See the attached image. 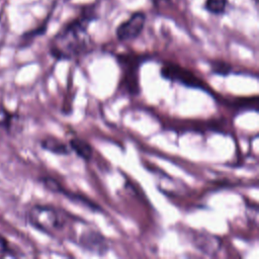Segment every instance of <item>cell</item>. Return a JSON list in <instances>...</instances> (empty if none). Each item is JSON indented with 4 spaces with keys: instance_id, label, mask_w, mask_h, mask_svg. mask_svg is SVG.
Wrapping results in <instances>:
<instances>
[{
    "instance_id": "14",
    "label": "cell",
    "mask_w": 259,
    "mask_h": 259,
    "mask_svg": "<svg viewBox=\"0 0 259 259\" xmlns=\"http://www.w3.org/2000/svg\"><path fill=\"white\" fill-rule=\"evenodd\" d=\"M0 257H19L17 251L3 235H0Z\"/></svg>"
},
{
    "instance_id": "4",
    "label": "cell",
    "mask_w": 259,
    "mask_h": 259,
    "mask_svg": "<svg viewBox=\"0 0 259 259\" xmlns=\"http://www.w3.org/2000/svg\"><path fill=\"white\" fill-rule=\"evenodd\" d=\"M160 74L164 79L171 82H177L188 88L200 89L204 91H207L208 89L203 80L188 69H185L177 64L165 63L160 70Z\"/></svg>"
},
{
    "instance_id": "13",
    "label": "cell",
    "mask_w": 259,
    "mask_h": 259,
    "mask_svg": "<svg viewBox=\"0 0 259 259\" xmlns=\"http://www.w3.org/2000/svg\"><path fill=\"white\" fill-rule=\"evenodd\" d=\"M228 2V0H205L204 9L213 15H221L226 12Z\"/></svg>"
},
{
    "instance_id": "10",
    "label": "cell",
    "mask_w": 259,
    "mask_h": 259,
    "mask_svg": "<svg viewBox=\"0 0 259 259\" xmlns=\"http://www.w3.org/2000/svg\"><path fill=\"white\" fill-rule=\"evenodd\" d=\"M60 193L63 194L64 196H66L68 199H70V200H72V201H74V202L80 203V204H82L83 206L88 207V208L91 209L92 211H102V208H101L97 203H95L94 201H92V200L89 199L88 197L84 196L83 194H79V193L72 192V191H70V190H67V189L64 188V187H62Z\"/></svg>"
},
{
    "instance_id": "9",
    "label": "cell",
    "mask_w": 259,
    "mask_h": 259,
    "mask_svg": "<svg viewBox=\"0 0 259 259\" xmlns=\"http://www.w3.org/2000/svg\"><path fill=\"white\" fill-rule=\"evenodd\" d=\"M69 147L79 158L89 161L93 155V149L91 145L81 138H72L69 141Z\"/></svg>"
},
{
    "instance_id": "5",
    "label": "cell",
    "mask_w": 259,
    "mask_h": 259,
    "mask_svg": "<svg viewBox=\"0 0 259 259\" xmlns=\"http://www.w3.org/2000/svg\"><path fill=\"white\" fill-rule=\"evenodd\" d=\"M145 24L146 14L143 11H135L127 19L117 25L115 29L116 38L119 41L134 40L142 33Z\"/></svg>"
},
{
    "instance_id": "16",
    "label": "cell",
    "mask_w": 259,
    "mask_h": 259,
    "mask_svg": "<svg viewBox=\"0 0 259 259\" xmlns=\"http://www.w3.org/2000/svg\"><path fill=\"white\" fill-rule=\"evenodd\" d=\"M5 32H6V28H5V24L4 22L0 19V46L2 45L4 38H5Z\"/></svg>"
},
{
    "instance_id": "7",
    "label": "cell",
    "mask_w": 259,
    "mask_h": 259,
    "mask_svg": "<svg viewBox=\"0 0 259 259\" xmlns=\"http://www.w3.org/2000/svg\"><path fill=\"white\" fill-rule=\"evenodd\" d=\"M193 245L203 254L214 256L220 252L222 243L219 237L205 232H199L193 236Z\"/></svg>"
},
{
    "instance_id": "15",
    "label": "cell",
    "mask_w": 259,
    "mask_h": 259,
    "mask_svg": "<svg viewBox=\"0 0 259 259\" xmlns=\"http://www.w3.org/2000/svg\"><path fill=\"white\" fill-rule=\"evenodd\" d=\"M40 181L47 189H49L50 191H52L54 193H60L61 188L63 187V185L60 184L59 181H57L56 179H54L52 177H41Z\"/></svg>"
},
{
    "instance_id": "17",
    "label": "cell",
    "mask_w": 259,
    "mask_h": 259,
    "mask_svg": "<svg viewBox=\"0 0 259 259\" xmlns=\"http://www.w3.org/2000/svg\"><path fill=\"white\" fill-rule=\"evenodd\" d=\"M152 2H153V4H155V5H159L163 0H151Z\"/></svg>"
},
{
    "instance_id": "6",
    "label": "cell",
    "mask_w": 259,
    "mask_h": 259,
    "mask_svg": "<svg viewBox=\"0 0 259 259\" xmlns=\"http://www.w3.org/2000/svg\"><path fill=\"white\" fill-rule=\"evenodd\" d=\"M76 244H78L83 250L97 255H104L110 248L109 241L101 233L93 229L83 231L79 235Z\"/></svg>"
},
{
    "instance_id": "11",
    "label": "cell",
    "mask_w": 259,
    "mask_h": 259,
    "mask_svg": "<svg viewBox=\"0 0 259 259\" xmlns=\"http://www.w3.org/2000/svg\"><path fill=\"white\" fill-rule=\"evenodd\" d=\"M18 116L9 111L4 105L0 103V126L8 132H12L15 123L17 122Z\"/></svg>"
},
{
    "instance_id": "2",
    "label": "cell",
    "mask_w": 259,
    "mask_h": 259,
    "mask_svg": "<svg viewBox=\"0 0 259 259\" xmlns=\"http://www.w3.org/2000/svg\"><path fill=\"white\" fill-rule=\"evenodd\" d=\"M27 222L41 233L54 236L65 228L66 217L55 206L34 204L27 211Z\"/></svg>"
},
{
    "instance_id": "8",
    "label": "cell",
    "mask_w": 259,
    "mask_h": 259,
    "mask_svg": "<svg viewBox=\"0 0 259 259\" xmlns=\"http://www.w3.org/2000/svg\"><path fill=\"white\" fill-rule=\"evenodd\" d=\"M40 147L50 153L61 156H68L72 152L69 145L55 137H47L42 139L40 142Z\"/></svg>"
},
{
    "instance_id": "1",
    "label": "cell",
    "mask_w": 259,
    "mask_h": 259,
    "mask_svg": "<svg viewBox=\"0 0 259 259\" xmlns=\"http://www.w3.org/2000/svg\"><path fill=\"white\" fill-rule=\"evenodd\" d=\"M97 18L95 5L82 7L80 13L67 22L52 38L50 54L58 61H70L87 54L92 48L89 24Z\"/></svg>"
},
{
    "instance_id": "12",
    "label": "cell",
    "mask_w": 259,
    "mask_h": 259,
    "mask_svg": "<svg viewBox=\"0 0 259 259\" xmlns=\"http://www.w3.org/2000/svg\"><path fill=\"white\" fill-rule=\"evenodd\" d=\"M210 72L220 76H229L233 73V67L222 60H212L209 62Z\"/></svg>"
},
{
    "instance_id": "3",
    "label": "cell",
    "mask_w": 259,
    "mask_h": 259,
    "mask_svg": "<svg viewBox=\"0 0 259 259\" xmlns=\"http://www.w3.org/2000/svg\"><path fill=\"white\" fill-rule=\"evenodd\" d=\"M116 60L122 69V76L120 78L121 89L126 91L130 95L139 94V68L146 61V57L142 55L126 53L117 55Z\"/></svg>"
}]
</instances>
